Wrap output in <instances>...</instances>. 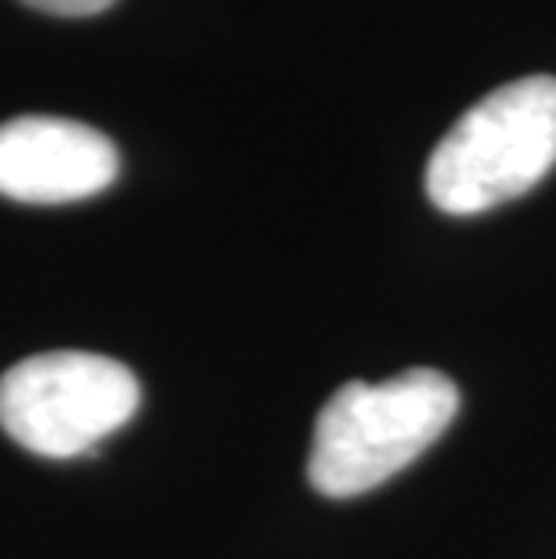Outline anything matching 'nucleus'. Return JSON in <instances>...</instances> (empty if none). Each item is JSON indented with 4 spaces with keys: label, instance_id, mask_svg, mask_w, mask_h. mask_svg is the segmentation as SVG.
<instances>
[{
    "label": "nucleus",
    "instance_id": "2",
    "mask_svg": "<svg viewBox=\"0 0 556 559\" xmlns=\"http://www.w3.org/2000/svg\"><path fill=\"white\" fill-rule=\"evenodd\" d=\"M556 166V76H524L484 94L437 141L427 195L448 217H477L528 195Z\"/></svg>",
    "mask_w": 556,
    "mask_h": 559
},
{
    "label": "nucleus",
    "instance_id": "4",
    "mask_svg": "<svg viewBox=\"0 0 556 559\" xmlns=\"http://www.w3.org/2000/svg\"><path fill=\"white\" fill-rule=\"evenodd\" d=\"M120 177V152L102 130L58 116L0 123V195L26 206H66L105 192Z\"/></svg>",
    "mask_w": 556,
    "mask_h": 559
},
{
    "label": "nucleus",
    "instance_id": "3",
    "mask_svg": "<svg viewBox=\"0 0 556 559\" xmlns=\"http://www.w3.org/2000/svg\"><path fill=\"white\" fill-rule=\"evenodd\" d=\"M141 383L123 361L47 350L0 376V430L40 459L87 455L134 419Z\"/></svg>",
    "mask_w": 556,
    "mask_h": 559
},
{
    "label": "nucleus",
    "instance_id": "5",
    "mask_svg": "<svg viewBox=\"0 0 556 559\" xmlns=\"http://www.w3.org/2000/svg\"><path fill=\"white\" fill-rule=\"evenodd\" d=\"M22 4L47 11V15L62 19H84V15H102L105 8H113L116 0H22Z\"/></svg>",
    "mask_w": 556,
    "mask_h": 559
},
{
    "label": "nucleus",
    "instance_id": "1",
    "mask_svg": "<svg viewBox=\"0 0 556 559\" xmlns=\"http://www.w3.org/2000/svg\"><path fill=\"white\" fill-rule=\"evenodd\" d=\"M456 415L459 386L437 368L343 383L315 419L307 480L326 498H358L412 466Z\"/></svg>",
    "mask_w": 556,
    "mask_h": 559
}]
</instances>
